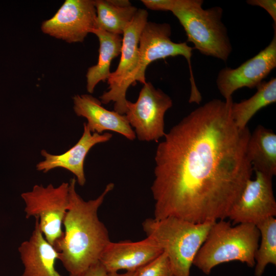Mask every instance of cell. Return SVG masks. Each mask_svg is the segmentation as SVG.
<instances>
[{
	"mask_svg": "<svg viewBox=\"0 0 276 276\" xmlns=\"http://www.w3.org/2000/svg\"><path fill=\"white\" fill-rule=\"evenodd\" d=\"M233 102L212 100L166 133L154 157V219L202 223L228 217L254 171L246 153L250 132L235 125Z\"/></svg>",
	"mask_w": 276,
	"mask_h": 276,
	"instance_id": "6da1fadb",
	"label": "cell"
},
{
	"mask_svg": "<svg viewBox=\"0 0 276 276\" xmlns=\"http://www.w3.org/2000/svg\"><path fill=\"white\" fill-rule=\"evenodd\" d=\"M76 179L69 182L68 206L63 223L61 239L55 246L59 260L69 276H80L99 262L111 241L108 232L98 212L114 184L109 183L97 198L85 201L76 190Z\"/></svg>",
	"mask_w": 276,
	"mask_h": 276,
	"instance_id": "7a4b0ae2",
	"label": "cell"
},
{
	"mask_svg": "<svg viewBox=\"0 0 276 276\" xmlns=\"http://www.w3.org/2000/svg\"><path fill=\"white\" fill-rule=\"evenodd\" d=\"M260 237V232L253 224L240 223L232 226L224 220L216 221L211 226L193 265L205 274H209L215 266L233 261L254 267Z\"/></svg>",
	"mask_w": 276,
	"mask_h": 276,
	"instance_id": "3957f363",
	"label": "cell"
},
{
	"mask_svg": "<svg viewBox=\"0 0 276 276\" xmlns=\"http://www.w3.org/2000/svg\"><path fill=\"white\" fill-rule=\"evenodd\" d=\"M214 222L195 223L173 217L151 218L143 221L142 227L147 237L167 255L174 276H190L195 257Z\"/></svg>",
	"mask_w": 276,
	"mask_h": 276,
	"instance_id": "277c9868",
	"label": "cell"
},
{
	"mask_svg": "<svg viewBox=\"0 0 276 276\" xmlns=\"http://www.w3.org/2000/svg\"><path fill=\"white\" fill-rule=\"evenodd\" d=\"M202 0H170L168 11L183 28L187 41L202 54L226 62L232 52L226 28L222 21L223 10L215 6L202 8Z\"/></svg>",
	"mask_w": 276,
	"mask_h": 276,
	"instance_id": "5b68a950",
	"label": "cell"
},
{
	"mask_svg": "<svg viewBox=\"0 0 276 276\" xmlns=\"http://www.w3.org/2000/svg\"><path fill=\"white\" fill-rule=\"evenodd\" d=\"M148 12L139 9L122 34L121 58L116 71L111 72L108 79V90L100 97L101 103L113 102L114 111L125 114L127 110L126 93L134 85L139 62V40L142 30L147 22Z\"/></svg>",
	"mask_w": 276,
	"mask_h": 276,
	"instance_id": "8992f818",
	"label": "cell"
},
{
	"mask_svg": "<svg viewBox=\"0 0 276 276\" xmlns=\"http://www.w3.org/2000/svg\"><path fill=\"white\" fill-rule=\"evenodd\" d=\"M69 183L57 187L35 185L30 191L21 194L26 218H37L40 229L54 247L63 235L62 225L68 206Z\"/></svg>",
	"mask_w": 276,
	"mask_h": 276,
	"instance_id": "52a82bcc",
	"label": "cell"
},
{
	"mask_svg": "<svg viewBox=\"0 0 276 276\" xmlns=\"http://www.w3.org/2000/svg\"><path fill=\"white\" fill-rule=\"evenodd\" d=\"M171 28L167 23L147 21L141 34L139 40V62L134 77L136 81L144 84L147 66L152 62L168 57L182 56L187 60L190 70L191 94L189 102L197 103L202 99L194 78L191 66V57L194 48L186 42L176 43L170 38Z\"/></svg>",
	"mask_w": 276,
	"mask_h": 276,
	"instance_id": "ba28073f",
	"label": "cell"
},
{
	"mask_svg": "<svg viewBox=\"0 0 276 276\" xmlns=\"http://www.w3.org/2000/svg\"><path fill=\"white\" fill-rule=\"evenodd\" d=\"M172 105L168 95L146 82L136 102L127 100L125 115L140 141L157 142L166 134L165 114Z\"/></svg>",
	"mask_w": 276,
	"mask_h": 276,
	"instance_id": "9c48e42d",
	"label": "cell"
},
{
	"mask_svg": "<svg viewBox=\"0 0 276 276\" xmlns=\"http://www.w3.org/2000/svg\"><path fill=\"white\" fill-rule=\"evenodd\" d=\"M41 29L68 43L83 42L96 29L95 1H65L52 17L42 22Z\"/></svg>",
	"mask_w": 276,
	"mask_h": 276,
	"instance_id": "30bf717a",
	"label": "cell"
},
{
	"mask_svg": "<svg viewBox=\"0 0 276 276\" xmlns=\"http://www.w3.org/2000/svg\"><path fill=\"white\" fill-rule=\"evenodd\" d=\"M269 44L236 68L225 67L219 72L216 85L225 100L232 98L237 90L257 87L276 67V27Z\"/></svg>",
	"mask_w": 276,
	"mask_h": 276,
	"instance_id": "8fae6325",
	"label": "cell"
},
{
	"mask_svg": "<svg viewBox=\"0 0 276 276\" xmlns=\"http://www.w3.org/2000/svg\"><path fill=\"white\" fill-rule=\"evenodd\" d=\"M255 173V179H250L246 182L229 212L227 218L234 224L250 223L256 225L276 215L272 178L260 172Z\"/></svg>",
	"mask_w": 276,
	"mask_h": 276,
	"instance_id": "7c38bea8",
	"label": "cell"
},
{
	"mask_svg": "<svg viewBox=\"0 0 276 276\" xmlns=\"http://www.w3.org/2000/svg\"><path fill=\"white\" fill-rule=\"evenodd\" d=\"M163 252L151 238L142 240L110 241L103 250L99 262L107 273L135 271L152 261Z\"/></svg>",
	"mask_w": 276,
	"mask_h": 276,
	"instance_id": "4fadbf2b",
	"label": "cell"
},
{
	"mask_svg": "<svg viewBox=\"0 0 276 276\" xmlns=\"http://www.w3.org/2000/svg\"><path fill=\"white\" fill-rule=\"evenodd\" d=\"M112 136L108 132L103 134L97 132L91 133L86 123H84L81 137L74 146L65 152L54 155L42 150L41 154L44 157V160L37 164L36 169L38 171L47 173L56 168H64L74 174L78 183L83 186L86 182L84 164L86 155L95 145L108 142Z\"/></svg>",
	"mask_w": 276,
	"mask_h": 276,
	"instance_id": "5bb4252c",
	"label": "cell"
},
{
	"mask_svg": "<svg viewBox=\"0 0 276 276\" xmlns=\"http://www.w3.org/2000/svg\"><path fill=\"white\" fill-rule=\"evenodd\" d=\"M73 99L75 113L87 119L86 124L91 132L100 134L104 131L109 130L118 133L129 140L135 139L134 131L125 114L106 109L100 100L90 95H77Z\"/></svg>",
	"mask_w": 276,
	"mask_h": 276,
	"instance_id": "9a60e30c",
	"label": "cell"
},
{
	"mask_svg": "<svg viewBox=\"0 0 276 276\" xmlns=\"http://www.w3.org/2000/svg\"><path fill=\"white\" fill-rule=\"evenodd\" d=\"M35 219L31 236L18 249L24 265L20 276H62L55 268L59 253L45 239L40 229L38 219Z\"/></svg>",
	"mask_w": 276,
	"mask_h": 276,
	"instance_id": "2e32d148",
	"label": "cell"
},
{
	"mask_svg": "<svg viewBox=\"0 0 276 276\" xmlns=\"http://www.w3.org/2000/svg\"><path fill=\"white\" fill-rule=\"evenodd\" d=\"M253 171L271 178L276 174V134L262 125L250 133L246 147Z\"/></svg>",
	"mask_w": 276,
	"mask_h": 276,
	"instance_id": "e0dca14e",
	"label": "cell"
},
{
	"mask_svg": "<svg viewBox=\"0 0 276 276\" xmlns=\"http://www.w3.org/2000/svg\"><path fill=\"white\" fill-rule=\"evenodd\" d=\"M99 41V58L97 64L88 68L86 75V88L93 93L100 81L107 80L111 72L112 60L121 54L122 37L121 35L95 29L92 31Z\"/></svg>",
	"mask_w": 276,
	"mask_h": 276,
	"instance_id": "ac0fdd59",
	"label": "cell"
},
{
	"mask_svg": "<svg viewBox=\"0 0 276 276\" xmlns=\"http://www.w3.org/2000/svg\"><path fill=\"white\" fill-rule=\"evenodd\" d=\"M96 29L122 35L137 11L128 0H96Z\"/></svg>",
	"mask_w": 276,
	"mask_h": 276,
	"instance_id": "d6986e66",
	"label": "cell"
},
{
	"mask_svg": "<svg viewBox=\"0 0 276 276\" xmlns=\"http://www.w3.org/2000/svg\"><path fill=\"white\" fill-rule=\"evenodd\" d=\"M256 88V93L249 99L232 103V117L240 129L247 127L248 122L259 110L276 102L275 78L263 81Z\"/></svg>",
	"mask_w": 276,
	"mask_h": 276,
	"instance_id": "ffe728a7",
	"label": "cell"
},
{
	"mask_svg": "<svg viewBox=\"0 0 276 276\" xmlns=\"http://www.w3.org/2000/svg\"><path fill=\"white\" fill-rule=\"evenodd\" d=\"M256 226L261 240L255 257V275L262 276L268 264L276 265V219L269 217Z\"/></svg>",
	"mask_w": 276,
	"mask_h": 276,
	"instance_id": "44dd1931",
	"label": "cell"
},
{
	"mask_svg": "<svg viewBox=\"0 0 276 276\" xmlns=\"http://www.w3.org/2000/svg\"><path fill=\"white\" fill-rule=\"evenodd\" d=\"M136 276H174L171 264L165 252L137 269Z\"/></svg>",
	"mask_w": 276,
	"mask_h": 276,
	"instance_id": "7402d4cb",
	"label": "cell"
},
{
	"mask_svg": "<svg viewBox=\"0 0 276 276\" xmlns=\"http://www.w3.org/2000/svg\"><path fill=\"white\" fill-rule=\"evenodd\" d=\"M246 3L252 6L263 8L272 18L276 24V1L275 0H248Z\"/></svg>",
	"mask_w": 276,
	"mask_h": 276,
	"instance_id": "603a6c76",
	"label": "cell"
},
{
	"mask_svg": "<svg viewBox=\"0 0 276 276\" xmlns=\"http://www.w3.org/2000/svg\"><path fill=\"white\" fill-rule=\"evenodd\" d=\"M107 271L99 262L89 267L80 276H106Z\"/></svg>",
	"mask_w": 276,
	"mask_h": 276,
	"instance_id": "cb8c5ba5",
	"label": "cell"
},
{
	"mask_svg": "<svg viewBox=\"0 0 276 276\" xmlns=\"http://www.w3.org/2000/svg\"><path fill=\"white\" fill-rule=\"evenodd\" d=\"M137 270L135 271H126L124 273H119L118 272H108L106 276H136Z\"/></svg>",
	"mask_w": 276,
	"mask_h": 276,
	"instance_id": "d4e9b609",
	"label": "cell"
}]
</instances>
